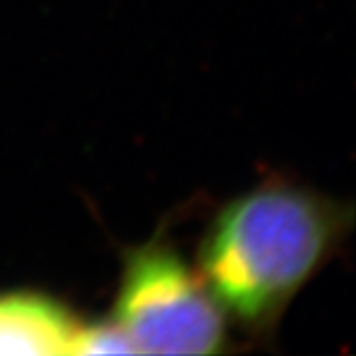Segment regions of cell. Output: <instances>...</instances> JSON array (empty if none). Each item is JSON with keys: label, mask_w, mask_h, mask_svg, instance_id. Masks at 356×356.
I'll return each mask as SVG.
<instances>
[{"label": "cell", "mask_w": 356, "mask_h": 356, "mask_svg": "<svg viewBox=\"0 0 356 356\" xmlns=\"http://www.w3.org/2000/svg\"><path fill=\"white\" fill-rule=\"evenodd\" d=\"M350 227L343 202L270 176L215 213L200 241L197 273L227 320L268 339L296 294L339 253Z\"/></svg>", "instance_id": "1"}, {"label": "cell", "mask_w": 356, "mask_h": 356, "mask_svg": "<svg viewBox=\"0 0 356 356\" xmlns=\"http://www.w3.org/2000/svg\"><path fill=\"white\" fill-rule=\"evenodd\" d=\"M110 318L136 354H217L230 341L221 305L165 236L124 251Z\"/></svg>", "instance_id": "2"}, {"label": "cell", "mask_w": 356, "mask_h": 356, "mask_svg": "<svg viewBox=\"0 0 356 356\" xmlns=\"http://www.w3.org/2000/svg\"><path fill=\"white\" fill-rule=\"evenodd\" d=\"M82 320L60 298L39 290L0 292V354H71Z\"/></svg>", "instance_id": "3"}, {"label": "cell", "mask_w": 356, "mask_h": 356, "mask_svg": "<svg viewBox=\"0 0 356 356\" xmlns=\"http://www.w3.org/2000/svg\"><path fill=\"white\" fill-rule=\"evenodd\" d=\"M136 352L131 341L120 330V326L108 318L101 322H82L78 335H75L71 354H131Z\"/></svg>", "instance_id": "4"}]
</instances>
